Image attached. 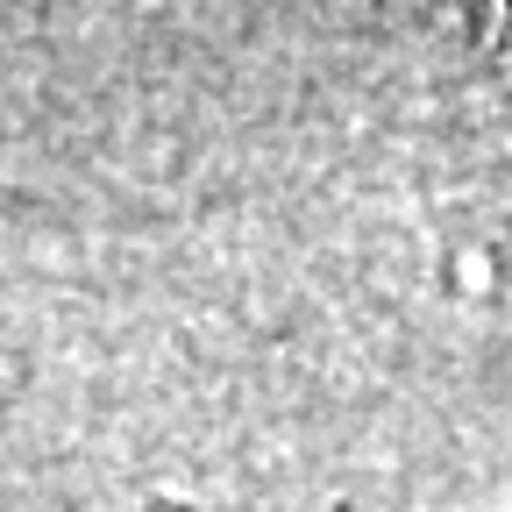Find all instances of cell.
I'll return each instance as SVG.
<instances>
[{"label": "cell", "instance_id": "cell-1", "mask_svg": "<svg viewBox=\"0 0 512 512\" xmlns=\"http://www.w3.org/2000/svg\"><path fill=\"white\" fill-rule=\"evenodd\" d=\"M477 15H484V36L498 43V57L512 64V0H477Z\"/></svg>", "mask_w": 512, "mask_h": 512}]
</instances>
